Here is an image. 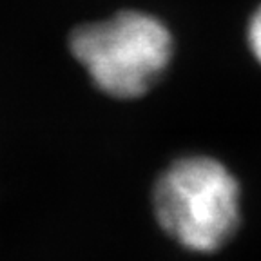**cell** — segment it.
Returning <instances> with one entry per match:
<instances>
[{
  "label": "cell",
  "instance_id": "cell-3",
  "mask_svg": "<svg viewBox=\"0 0 261 261\" xmlns=\"http://www.w3.org/2000/svg\"><path fill=\"white\" fill-rule=\"evenodd\" d=\"M247 42L252 51L254 58L261 64V6L254 11L252 18L247 28Z\"/></svg>",
  "mask_w": 261,
  "mask_h": 261
},
{
  "label": "cell",
  "instance_id": "cell-1",
  "mask_svg": "<svg viewBox=\"0 0 261 261\" xmlns=\"http://www.w3.org/2000/svg\"><path fill=\"white\" fill-rule=\"evenodd\" d=\"M67 45L94 86L118 100H135L149 93L172 58L167 25L135 9L76 25Z\"/></svg>",
  "mask_w": 261,
  "mask_h": 261
},
{
  "label": "cell",
  "instance_id": "cell-2",
  "mask_svg": "<svg viewBox=\"0 0 261 261\" xmlns=\"http://www.w3.org/2000/svg\"><path fill=\"white\" fill-rule=\"evenodd\" d=\"M152 208L160 227L192 252H216L240 225V185L223 163L184 156L158 176Z\"/></svg>",
  "mask_w": 261,
  "mask_h": 261
}]
</instances>
